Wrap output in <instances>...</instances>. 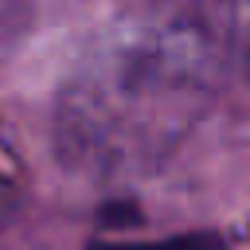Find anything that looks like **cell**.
Segmentation results:
<instances>
[{"instance_id":"cell-1","label":"cell","mask_w":250,"mask_h":250,"mask_svg":"<svg viewBox=\"0 0 250 250\" xmlns=\"http://www.w3.org/2000/svg\"><path fill=\"white\" fill-rule=\"evenodd\" d=\"M246 35V0H145L74 62L55 137L82 172L160 160L219 94Z\"/></svg>"},{"instance_id":"cell-2","label":"cell","mask_w":250,"mask_h":250,"mask_svg":"<svg viewBox=\"0 0 250 250\" xmlns=\"http://www.w3.org/2000/svg\"><path fill=\"white\" fill-rule=\"evenodd\" d=\"M31 4L35 0H0V59L23 39L31 23Z\"/></svg>"},{"instance_id":"cell-3","label":"cell","mask_w":250,"mask_h":250,"mask_svg":"<svg viewBox=\"0 0 250 250\" xmlns=\"http://www.w3.org/2000/svg\"><path fill=\"white\" fill-rule=\"evenodd\" d=\"M94 250H223L211 234H188V238H160V242H105Z\"/></svg>"},{"instance_id":"cell-4","label":"cell","mask_w":250,"mask_h":250,"mask_svg":"<svg viewBox=\"0 0 250 250\" xmlns=\"http://www.w3.org/2000/svg\"><path fill=\"white\" fill-rule=\"evenodd\" d=\"M16 180H12V168L0 160V223H4V215H8V207H12V199H16V188H12Z\"/></svg>"}]
</instances>
